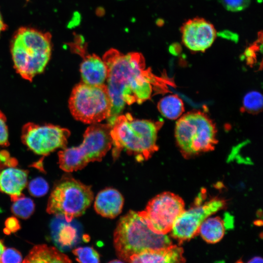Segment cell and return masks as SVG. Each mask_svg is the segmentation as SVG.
<instances>
[{
  "instance_id": "13",
  "label": "cell",
  "mask_w": 263,
  "mask_h": 263,
  "mask_svg": "<svg viewBox=\"0 0 263 263\" xmlns=\"http://www.w3.org/2000/svg\"><path fill=\"white\" fill-rule=\"evenodd\" d=\"M82 82L90 85L105 84L108 76L107 66L103 60L96 55H88L80 64Z\"/></svg>"
},
{
  "instance_id": "25",
  "label": "cell",
  "mask_w": 263,
  "mask_h": 263,
  "mask_svg": "<svg viewBox=\"0 0 263 263\" xmlns=\"http://www.w3.org/2000/svg\"><path fill=\"white\" fill-rule=\"evenodd\" d=\"M22 258L21 254L17 250L12 248L5 249L2 253L0 263H21Z\"/></svg>"
},
{
  "instance_id": "4",
  "label": "cell",
  "mask_w": 263,
  "mask_h": 263,
  "mask_svg": "<svg viewBox=\"0 0 263 263\" xmlns=\"http://www.w3.org/2000/svg\"><path fill=\"white\" fill-rule=\"evenodd\" d=\"M113 243L118 258L128 262L132 257L144 251L164 248L172 244L167 234L152 231L139 212L132 210L119 220Z\"/></svg>"
},
{
  "instance_id": "15",
  "label": "cell",
  "mask_w": 263,
  "mask_h": 263,
  "mask_svg": "<svg viewBox=\"0 0 263 263\" xmlns=\"http://www.w3.org/2000/svg\"><path fill=\"white\" fill-rule=\"evenodd\" d=\"M183 250L177 245H171L159 249L148 250L133 257L130 263H183Z\"/></svg>"
},
{
  "instance_id": "11",
  "label": "cell",
  "mask_w": 263,
  "mask_h": 263,
  "mask_svg": "<svg viewBox=\"0 0 263 263\" xmlns=\"http://www.w3.org/2000/svg\"><path fill=\"white\" fill-rule=\"evenodd\" d=\"M225 206L224 200L215 198L203 205L184 210L172 225L170 230L172 237L180 243L190 240L198 234L202 222Z\"/></svg>"
},
{
  "instance_id": "18",
  "label": "cell",
  "mask_w": 263,
  "mask_h": 263,
  "mask_svg": "<svg viewBox=\"0 0 263 263\" xmlns=\"http://www.w3.org/2000/svg\"><path fill=\"white\" fill-rule=\"evenodd\" d=\"M225 223L219 217H207L201 224L198 233L207 243L215 244L223 238Z\"/></svg>"
},
{
  "instance_id": "16",
  "label": "cell",
  "mask_w": 263,
  "mask_h": 263,
  "mask_svg": "<svg viewBox=\"0 0 263 263\" xmlns=\"http://www.w3.org/2000/svg\"><path fill=\"white\" fill-rule=\"evenodd\" d=\"M27 172L15 168H9L0 173V190L11 195L15 201L21 195L27 184Z\"/></svg>"
},
{
  "instance_id": "2",
  "label": "cell",
  "mask_w": 263,
  "mask_h": 263,
  "mask_svg": "<svg viewBox=\"0 0 263 263\" xmlns=\"http://www.w3.org/2000/svg\"><path fill=\"white\" fill-rule=\"evenodd\" d=\"M163 123L135 119L129 113L117 116L111 130L113 157L124 150L138 161L148 160L158 149V132Z\"/></svg>"
},
{
  "instance_id": "5",
  "label": "cell",
  "mask_w": 263,
  "mask_h": 263,
  "mask_svg": "<svg viewBox=\"0 0 263 263\" xmlns=\"http://www.w3.org/2000/svg\"><path fill=\"white\" fill-rule=\"evenodd\" d=\"M111 128L108 123L92 124L88 127L79 146L65 148L58 152L60 169L72 172L83 169L90 162L101 161L112 147Z\"/></svg>"
},
{
  "instance_id": "8",
  "label": "cell",
  "mask_w": 263,
  "mask_h": 263,
  "mask_svg": "<svg viewBox=\"0 0 263 263\" xmlns=\"http://www.w3.org/2000/svg\"><path fill=\"white\" fill-rule=\"evenodd\" d=\"M73 116L86 124H94L108 119L112 103L105 84L94 85L81 82L73 88L69 100Z\"/></svg>"
},
{
  "instance_id": "24",
  "label": "cell",
  "mask_w": 263,
  "mask_h": 263,
  "mask_svg": "<svg viewBox=\"0 0 263 263\" xmlns=\"http://www.w3.org/2000/svg\"><path fill=\"white\" fill-rule=\"evenodd\" d=\"M221 2L227 10L238 12L247 8L250 4V0H221Z\"/></svg>"
},
{
  "instance_id": "3",
  "label": "cell",
  "mask_w": 263,
  "mask_h": 263,
  "mask_svg": "<svg viewBox=\"0 0 263 263\" xmlns=\"http://www.w3.org/2000/svg\"><path fill=\"white\" fill-rule=\"evenodd\" d=\"M52 50V36L33 28L22 27L14 34L10 51L16 72L31 81L42 73L48 64Z\"/></svg>"
},
{
  "instance_id": "20",
  "label": "cell",
  "mask_w": 263,
  "mask_h": 263,
  "mask_svg": "<svg viewBox=\"0 0 263 263\" xmlns=\"http://www.w3.org/2000/svg\"><path fill=\"white\" fill-rule=\"evenodd\" d=\"M14 201L11 210L15 215L26 219L32 215L35 208L32 200L27 197H19Z\"/></svg>"
},
{
  "instance_id": "1",
  "label": "cell",
  "mask_w": 263,
  "mask_h": 263,
  "mask_svg": "<svg viewBox=\"0 0 263 263\" xmlns=\"http://www.w3.org/2000/svg\"><path fill=\"white\" fill-rule=\"evenodd\" d=\"M108 68L107 87L112 103L108 123L112 125L126 105L140 104L155 94L166 93L174 83L146 68L145 59L138 53L123 54L111 49L104 56Z\"/></svg>"
},
{
  "instance_id": "30",
  "label": "cell",
  "mask_w": 263,
  "mask_h": 263,
  "mask_svg": "<svg viewBox=\"0 0 263 263\" xmlns=\"http://www.w3.org/2000/svg\"><path fill=\"white\" fill-rule=\"evenodd\" d=\"M5 248L3 244L2 241L0 240V260L1 256L2 253L3 252L4 250H5Z\"/></svg>"
},
{
  "instance_id": "29",
  "label": "cell",
  "mask_w": 263,
  "mask_h": 263,
  "mask_svg": "<svg viewBox=\"0 0 263 263\" xmlns=\"http://www.w3.org/2000/svg\"><path fill=\"white\" fill-rule=\"evenodd\" d=\"M248 263H262L263 259L260 257L256 256L250 259V260L248 261Z\"/></svg>"
},
{
  "instance_id": "27",
  "label": "cell",
  "mask_w": 263,
  "mask_h": 263,
  "mask_svg": "<svg viewBox=\"0 0 263 263\" xmlns=\"http://www.w3.org/2000/svg\"><path fill=\"white\" fill-rule=\"evenodd\" d=\"M18 222L15 218H10L6 220V225L9 231L17 230L18 228Z\"/></svg>"
},
{
  "instance_id": "22",
  "label": "cell",
  "mask_w": 263,
  "mask_h": 263,
  "mask_svg": "<svg viewBox=\"0 0 263 263\" xmlns=\"http://www.w3.org/2000/svg\"><path fill=\"white\" fill-rule=\"evenodd\" d=\"M78 262L85 263H99L100 256L98 252L92 247H78L73 251Z\"/></svg>"
},
{
  "instance_id": "23",
  "label": "cell",
  "mask_w": 263,
  "mask_h": 263,
  "mask_svg": "<svg viewBox=\"0 0 263 263\" xmlns=\"http://www.w3.org/2000/svg\"><path fill=\"white\" fill-rule=\"evenodd\" d=\"M29 191L35 197H41L46 194L49 189L47 182L41 177L33 179L29 184Z\"/></svg>"
},
{
  "instance_id": "21",
  "label": "cell",
  "mask_w": 263,
  "mask_h": 263,
  "mask_svg": "<svg viewBox=\"0 0 263 263\" xmlns=\"http://www.w3.org/2000/svg\"><path fill=\"white\" fill-rule=\"evenodd\" d=\"M243 107L246 111L250 113H259L263 107V96L258 92L247 93L243 100Z\"/></svg>"
},
{
  "instance_id": "6",
  "label": "cell",
  "mask_w": 263,
  "mask_h": 263,
  "mask_svg": "<svg viewBox=\"0 0 263 263\" xmlns=\"http://www.w3.org/2000/svg\"><path fill=\"white\" fill-rule=\"evenodd\" d=\"M214 123L205 113H187L177 121L175 137L183 155L188 157L213 150L217 143Z\"/></svg>"
},
{
  "instance_id": "10",
  "label": "cell",
  "mask_w": 263,
  "mask_h": 263,
  "mask_svg": "<svg viewBox=\"0 0 263 263\" xmlns=\"http://www.w3.org/2000/svg\"><path fill=\"white\" fill-rule=\"evenodd\" d=\"M70 135L68 129L57 125L27 123L22 128L21 141L34 153L46 155L66 148Z\"/></svg>"
},
{
  "instance_id": "17",
  "label": "cell",
  "mask_w": 263,
  "mask_h": 263,
  "mask_svg": "<svg viewBox=\"0 0 263 263\" xmlns=\"http://www.w3.org/2000/svg\"><path fill=\"white\" fill-rule=\"evenodd\" d=\"M72 261L65 254L53 246L38 244L33 247L22 261L34 263H67Z\"/></svg>"
},
{
  "instance_id": "12",
  "label": "cell",
  "mask_w": 263,
  "mask_h": 263,
  "mask_svg": "<svg viewBox=\"0 0 263 263\" xmlns=\"http://www.w3.org/2000/svg\"><path fill=\"white\" fill-rule=\"evenodd\" d=\"M182 41L193 52H204L213 43L216 32L213 25L202 18L187 21L181 29Z\"/></svg>"
},
{
  "instance_id": "7",
  "label": "cell",
  "mask_w": 263,
  "mask_h": 263,
  "mask_svg": "<svg viewBox=\"0 0 263 263\" xmlns=\"http://www.w3.org/2000/svg\"><path fill=\"white\" fill-rule=\"evenodd\" d=\"M94 194L91 186L71 177H62L55 185L46 210L63 217L67 222L82 215L91 205Z\"/></svg>"
},
{
  "instance_id": "19",
  "label": "cell",
  "mask_w": 263,
  "mask_h": 263,
  "mask_svg": "<svg viewBox=\"0 0 263 263\" xmlns=\"http://www.w3.org/2000/svg\"><path fill=\"white\" fill-rule=\"evenodd\" d=\"M157 108L164 117L169 119L180 117L184 112V103L176 95H169L162 98L158 103Z\"/></svg>"
},
{
  "instance_id": "28",
  "label": "cell",
  "mask_w": 263,
  "mask_h": 263,
  "mask_svg": "<svg viewBox=\"0 0 263 263\" xmlns=\"http://www.w3.org/2000/svg\"><path fill=\"white\" fill-rule=\"evenodd\" d=\"M7 27V25L4 23L0 11V34L4 31Z\"/></svg>"
},
{
  "instance_id": "9",
  "label": "cell",
  "mask_w": 263,
  "mask_h": 263,
  "mask_svg": "<svg viewBox=\"0 0 263 263\" xmlns=\"http://www.w3.org/2000/svg\"><path fill=\"white\" fill-rule=\"evenodd\" d=\"M185 210L183 199L170 192L160 193L148 203L145 209L139 212L154 232L167 234L180 214Z\"/></svg>"
},
{
  "instance_id": "14",
  "label": "cell",
  "mask_w": 263,
  "mask_h": 263,
  "mask_svg": "<svg viewBox=\"0 0 263 263\" xmlns=\"http://www.w3.org/2000/svg\"><path fill=\"white\" fill-rule=\"evenodd\" d=\"M123 204L122 194L116 189L108 188L97 194L94 207L96 212L102 216L113 218L121 213Z\"/></svg>"
},
{
  "instance_id": "26",
  "label": "cell",
  "mask_w": 263,
  "mask_h": 263,
  "mask_svg": "<svg viewBox=\"0 0 263 263\" xmlns=\"http://www.w3.org/2000/svg\"><path fill=\"white\" fill-rule=\"evenodd\" d=\"M6 122V116L0 111V146H7L9 144L8 129Z\"/></svg>"
}]
</instances>
